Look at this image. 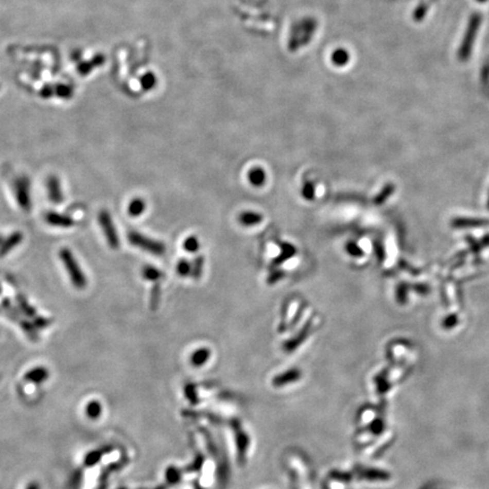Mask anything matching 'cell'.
Returning <instances> with one entry per match:
<instances>
[{
    "mask_svg": "<svg viewBox=\"0 0 489 489\" xmlns=\"http://www.w3.org/2000/svg\"><path fill=\"white\" fill-rule=\"evenodd\" d=\"M17 303L20 304V308L24 311L28 317H36L37 315L36 309H34L33 307L27 303V300L24 297H22V295L17 297Z\"/></svg>",
    "mask_w": 489,
    "mask_h": 489,
    "instance_id": "obj_19",
    "label": "cell"
},
{
    "mask_svg": "<svg viewBox=\"0 0 489 489\" xmlns=\"http://www.w3.org/2000/svg\"><path fill=\"white\" fill-rule=\"evenodd\" d=\"M281 250H282V254L278 256L277 258L274 259V265H280L282 261L291 258L292 256L295 254V249L291 243H282L281 244Z\"/></svg>",
    "mask_w": 489,
    "mask_h": 489,
    "instance_id": "obj_15",
    "label": "cell"
},
{
    "mask_svg": "<svg viewBox=\"0 0 489 489\" xmlns=\"http://www.w3.org/2000/svg\"><path fill=\"white\" fill-rule=\"evenodd\" d=\"M98 221L110 248L112 249L119 248V242L120 241H119V236L117 234L115 223H113V221H112L111 214L108 211H106V209H102V211L98 214Z\"/></svg>",
    "mask_w": 489,
    "mask_h": 489,
    "instance_id": "obj_4",
    "label": "cell"
},
{
    "mask_svg": "<svg viewBox=\"0 0 489 489\" xmlns=\"http://www.w3.org/2000/svg\"><path fill=\"white\" fill-rule=\"evenodd\" d=\"M159 299H160V287H159V284H155L154 288H153V291H152V303H151V307H152V309H156V306L159 304Z\"/></svg>",
    "mask_w": 489,
    "mask_h": 489,
    "instance_id": "obj_24",
    "label": "cell"
},
{
    "mask_svg": "<svg viewBox=\"0 0 489 489\" xmlns=\"http://www.w3.org/2000/svg\"><path fill=\"white\" fill-rule=\"evenodd\" d=\"M478 23H479V19H477V17L471 21V24H470V26L468 28V32H467V37H465V39H464V42H463V45L461 48V53H460V57H461V58H463V59H465L469 56L468 54L470 51L471 44H473L474 40H475L477 27H478Z\"/></svg>",
    "mask_w": 489,
    "mask_h": 489,
    "instance_id": "obj_10",
    "label": "cell"
},
{
    "mask_svg": "<svg viewBox=\"0 0 489 489\" xmlns=\"http://www.w3.org/2000/svg\"><path fill=\"white\" fill-rule=\"evenodd\" d=\"M209 357H211V351H209L208 349L203 348L200 350H196L194 354H193L190 361L194 366L201 367L204 365V363H206V361L209 359Z\"/></svg>",
    "mask_w": 489,
    "mask_h": 489,
    "instance_id": "obj_12",
    "label": "cell"
},
{
    "mask_svg": "<svg viewBox=\"0 0 489 489\" xmlns=\"http://www.w3.org/2000/svg\"><path fill=\"white\" fill-rule=\"evenodd\" d=\"M48 377L49 372L48 369L44 367H36L25 374V379L28 380V382L36 384L43 383L45 379H48Z\"/></svg>",
    "mask_w": 489,
    "mask_h": 489,
    "instance_id": "obj_11",
    "label": "cell"
},
{
    "mask_svg": "<svg viewBox=\"0 0 489 489\" xmlns=\"http://www.w3.org/2000/svg\"><path fill=\"white\" fill-rule=\"evenodd\" d=\"M310 328H311V320H309L305 324V326L301 328V331L295 335L294 338L287 341V342L284 343V350L290 352V351H293L297 346H299L307 339V337H308Z\"/></svg>",
    "mask_w": 489,
    "mask_h": 489,
    "instance_id": "obj_9",
    "label": "cell"
},
{
    "mask_svg": "<svg viewBox=\"0 0 489 489\" xmlns=\"http://www.w3.org/2000/svg\"><path fill=\"white\" fill-rule=\"evenodd\" d=\"M142 274H143L144 278L150 281H158L159 278L162 276V273L160 271L150 265L143 267V272H142Z\"/></svg>",
    "mask_w": 489,
    "mask_h": 489,
    "instance_id": "obj_18",
    "label": "cell"
},
{
    "mask_svg": "<svg viewBox=\"0 0 489 489\" xmlns=\"http://www.w3.org/2000/svg\"><path fill=\"white\" fill-rule=\"evenodd\" d=\"M283 276V273L280 271L276 272H272V274L269 277V283H275L276 281L280 280V278Z\"/></svg>",
    "mask_w": 489,
    "mask_h": 489,
    "instance_id": "obj_27",
    "label": "cell"
},
{
    "mask_svg": "<svg viewBox=\"0 0 489 489\" xmlns=\"http://www.w3.org/2000/svg\"><path fill=\"white\" fill-rule=\"evenodd\" d=\"M3 240H4V239H3V237H2V235H0V244H2Z\"/></svg>",
    "mask_w": 489,
    "mask_h": 489,
    "instance_id": "obj_29",
    "label": "cell"
},
{
    "mask_svg": "<svg viewBox=\"0 0 489 489\" xmlns=\"http://www.w3.org/2000/svg\"><path fill=\"white\" fill-rule=\"evenodd\" d=\"M240 222L244 225H253V224H257L259 223L263 218L261 215L255 212H244L240 214Z\"/></svg>",
    "mask_w": 489,
    "mask_h": 489,
    "instance_id": "obj_16",
    "label": "cell"
},
{
    "mask_svg": "<svg viewBox=\"0 0 489 489\" xmlns=\"http://www.w3.org/2000/svg\"><path fill=\"white\" fill-rule=\"evenodd\" d=\"M348 58H349L348 54H346V51L344 50L335 51L332 56V60L334 62V65H338V66L345 65V62L348 61Z\"/></svg>",
    "mask_w": 489,
    "mask_h": 489,
    "instance_id": "obj_20",
    "label": "cell"
},
{
    "mask_svg": "<svg viewBox=\"0 0 489 489\" xmlns=\"http://www.w3.org/2000/svg\"><path fill=\"white\" fill-rule=\"evenodd\" d=\"M248 177L252 185L256 187H259L261 185H264L265 183V172H264V170L260 168H255L250 170Z\"/></svg>",
    "mask_w": 489,
    "mask_h": 489,
    "instance_id": "obj_14",
    "label": "cell"
},
{
    "mask_svg": "<svg viewBox=\"0 0 489 489\" xmlns=\"http://www.w3.org/2000/svg\"><path fill=\"white\" fill-rule=\"evenodd\" d=\"M146 204L142 200V198H134V200L129 203L128 205V213L132 217H138L145 211Z\"/></svg>",
    "mask_w": 489,
    "mask_h": 489,
    "instance_id": "obj_13",
    "label": "cell"
},
{
    "mask_svg": "<svg viewBox=\"0 0 489 489\" xmlns=\"http://www.w3.org/2000/svg\"><path fill=\"white\" fill-rule=\"evenodd\" d=\"M177 271H178V273L180 275L186 276V275H188L191 273V266L186 259H181L178 263Z\"/></svg>",
    "mask_w": 489,
    "mask_h": 489,
    "instance_id": "obj_21",
    "label": "cell"
},
{
    "mask_svg": "<svg viewBox=\"0 0 489 489\" xmlns=\"http://www.w3.org/2000/svg\"><path fill=\"white\" fill-rule=\"evenodd\" d=\"M202 267H203V257H198L195 263H194V270H193V276L195 278H198L201 276L202 273Z\"/></svg>",
    "mask_w": 489,
    "mask_h": 489,
    "instance_id": "obj_26",
    "label": "cell"
},
{
    "mask_svg": "<svg viewBox=\"0 0 489 489\" xmlns=\"http://www.w3.org/2000/svg\"><path fill=\"white\" fill-rule=\"evenodd\" d=\"M47 189H48V197L51 203L60 204L64 200L62 197L60 181L57 176H49L47 179Z\"/></svg>",
    "mask_w": 489,
    "mask_h": 489,
    "instance_id": "obj_6",
    "label": "cell"
},
{
    "mask_svg": "<svg viewBox=\"0 0 489 489\" xmlns=\"http://www.w3.org/2000/svg\"><path fill=\"white\" fill-rule=\"evenodd\" d=\"M198 247H200V244H198V240L195 237H189L188 239H186L185 248L188 250V252H196Z\"/></svg>",
    "mask_w": 489,
    "mask_h": 489,
    "instance_id": "obj_23",
    "label": "cell"
},
{
    "mask_svg": "<svg viewBox=\"0 0 489 489\" xmlns=\"http://www.w3.org/2000/svg\"><path fill=\"white\" fill-rule=\"evenodd\" d=\"M26 489H40V485L38 484V482H32V484H30L26 487Z\"/></svg>",
    "mask_w": 489,
    "mask_h": 489,
    "instance_id": "obj_28",
    "label": "cell"
},
{
    "mask_svg": "<svg viewBox=\"0 0 489 489\" xmlns=\"http://www.w3.org/2000/svg\"><path fill=\"white\" fill-rule=\"evenodd\" d=\"M23 241V234L21 231H15L9 235L0 244V258L7 256L11 250L15 249Z\"/></svg>",
    "mask_w": 489,
    "mask_h": 489,
    "instance_id": "obj_7",
    "label": "cell"
},
{
    "mask_svg": "<svg viewBox=\"0 0 489 489\" xmlns=\"http://www.w3.org/2000/svg\"><path fill=\"white\" fill-rule=\"evenodd\" d=\"M101 457H102V452H100V451L89 453L86 456V458H85V464H86L88 467L94 465L95 463H98V461L101 459Z\"/></svg>",
    "mask_w": 489,
    "mask_h": 489,
    "instance_id": "obj_22",
    "label": "cell"
},
{
    "mask_svg": "<svg viewBox=\"0 0 489 489\" xmlns=\"http://www.w3.org/2000/svg\"><path fill=\"white\" fill-rule=\"evenodd\" d=\"M59 258L64 264L65 269L71 278L72 284L77 289H84L88 286V278L84 274L83 270L79 266L75 256L68 248H61L59 250Z\"/></svg>",
    "mask_w": 489,
    "mask_h": 489,
    "instance_id": "obj_1",
    "label": "cell"
},
{
    "mask_svg": "<svg viewBox=\"0 0 489 489\" xmlns=\"http://www.w3.org/2000/svg\"><path fill=\"white\" fill-rule=\"evenodd\" d=\"M301 377V373L298 369H290L286 373H282L273 379V386L274 388H281V386H286L289 384H292L294 382H298V379Z\"/></svg>",
    "mask_w": 489,
    "mask_h": 489,
    "instance_id": "obj_8",
    "label": "cell"
},
{
    "mask_svg": "<svg viewBox=\"0 0 489 489\" xmlns=\"http://www.w3.org/2000/svg\"><path fill=\"white\" fill-rule=\"evenodd\" d=\"M128 239L133 246L146 250V252H149L153 255L161 256L166 253V246H164L162 242L153 240L151 238L141 235L139 232L130 231L128 235Z\"/></svg>",
    "mask_w": 489,
    "mask_h": 489,
    "instance_id": "obj_2",
    "label": "cell"
},
{
    "mask_svg": "<svg viewBox=\"0 0 489 489\" xmlns=\"http://www.w3.org/2000/svg\"><path fill=\"white\" fill-rule=\"evenodd\" d=\"M102 413L101 403L98 401H91L86 406V414L90 419H98Z\"/></svg>",
    "mask_w": 489,
    "mask_h": 489,
    "instance_id": "obj_17",
    "label": "cell"
},
{
    "mask_svg": "<svg viewBox=\"0 0 489 489\" xmlns=\"http://www.w3.org/2000/svg\"><path fill=\"white\" fill-rule=\"evenodd\" d=\"M44 220L47 221L48 224L57 226V228H71L74 225V220L71 217L55 211H49L45 213Z\"/></svg>",
    "mask_w": 489,
    "mask_h": 489,
    "instance_id": "obj_5",
    "label": "cell"
},
{
    "mask_svg": "<svg viewBox=\"0 0 489 489\" xmlns=\"http://www.w3.org/2000/svg\"><path fill=\"white\" fill-rule=\"evenodd\" d=\"M14 191L17 204L24 212H30L32 207L31 183L26 177H19L15 180Z\"/></svg>",
    "mask_w": 489,
    "mask_h": 489,
    "instance_id": "obj_3",
    "label": "cell"
},
{
    "mask_svg": "<svg viewBox=\"0 0 489 489\" xmlns=\"http://www.w3.org/2000/svg\"><path fill=\"white\" fill-rule=\"evenodd\" d=\"M303 195L306 198V200H312L315 195V190H314V186L310 183H306L303 189Z\"/></svg>",
    "mask_w": 489,
    "mask_h": 489,
    "instance_id": "obj_25",
    "label": "cell"
}]
</instances>
